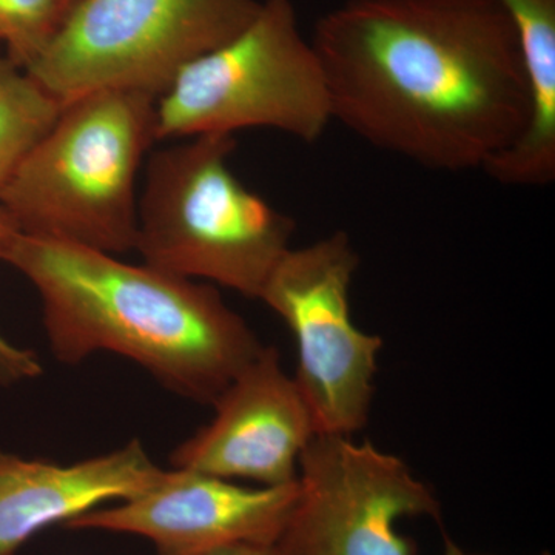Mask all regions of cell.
I'll list each match as a JSON object with an SVG mask.
<instances>
[{"label":"cell","instance_id":"obj_16","mask_svg":"<svg viewBox=\"0 0 555 555\" xmlns=\"http://www.w3.org/2000/svg\"><path fill=\"white\" fill-rule=\"evenodd\" d=\"M20 228L11 217L10 211L0 204V261L5 255L7 248L13 243V240L20 235Z\"/></svg>","mask_w":555,"mask_h":555},{"label":"cell","instance_id":"obj_15","mask_svg":"<svg viewBox=\"0 0 555 555\" xmlns=\"http://www.w3.org/2000/svg\"><path fill=\"white\" fill-rule=\"evenodd\" d=\"M42 374V364L31 350L11 345L0 335V385L10 386L28 382Z\"/></svg>","mask_w":555,"mask_h":555},{"label":"cell","instance_id":"obj_14","mask_svg":"<svg viewBox=\"0 0 555 555\" xmlns=\"http://www.w3.org/2000/svg\"><path fill=\"white\" fill-rule=\"evenodd\" d=\"M61 0H0V49L22 69L30 67L60 31Z\"/></svg>","mask_w":555,"mask_h":555},{"label":"cell","instance_id":"obj_9","mask_svg":"<svg viewBox=\"0 0 555 555\" xmlns=\"http://www.w3.org/2000/svg\"><path fill=\"white\" fill-rule=\"evenodd\" d=\"M297 496L298 478L250 488L173 467L142 494L98 507L64 526L144 537L158 555H204L236 545L272 547Z\"/></svg>","mask_w":555,"mask_h":555},{"label":"cell","instance_id":"obj_4","mask_svg":"<svg viewBox=\"0 0 555 555\" xmlns=\"http://www.w3.org/2000/svg\"><path fill=\"white\" fill-rule=\"evenodd\" d=\"M235 134H201L155 150L138 199L134 250L144 264L259 299L291 248L294 219L230 169Z\"/></svg>","mask_w":555,"mask_h":555},{"label":"cell","instance_id":"obj_7","mask_svg":"<svg viewBox=\"0 0 555 555\" xmlns=\"http://www.w3.org/2000/svg\"><path fill=\"white\" fill-rule=\"evenodd\" d=\"M360 257L346 232L288 248L259 299L297 343L295 382L317 436L352 437L366 426L383 341L353 324L350 286Z\"/></svg>","mask_w":555,"mask_h":555},{"label":"cell","instance_id":"obj_19","mask_svg":"<svg viewBox=\"0 0 555 555\" xmlns=\"http://www.w3.org/2000/svg\"><path fill=\"white\" fill-rule=\"evenodd\" d=\"M62 5L65 7V10L72 9L73 5H75L76 2H79V0H61Z\"/></svg>","mask_w":555,"mask_h":555},{"label":"cell","instance_id":"obj_10","mask_svg":"<svg viewBox=\"0 0 555 555\" xmlns=\"http://www.w3.org/2000/svg\"><path fill=\"white\" fill-rule=\"evenodd\" d=\"M210 425L175 449V469L259 486L298 478V463L317 436L312 412L273 346L241 369L214 404Z\"/></svg>","mask_w":555,"mask_h":555},{"label":"cell","instance_id":"obj_5","mask_svg":"<svg viewBox=\"0 0 555 555\" xmlns=\"http://www.w3.org/2000/svg\"><path fill=\"white\" fill-rule=\"evenodd\" d=\"M326 78L292 0H262L254 21L178 73L156 98V141L273 129L313 144L332 122Z\"/></svg>","mask_w":555,"mask_h":555},{"label":"cell","instance_id":"obj_12","mask_svg":"<svg viewBox=\"0 0 555 555\" xmlns=\"http://www.w3.org/2000/svg\"><path fill=\"white\" fill-rule=\"evenodd\" d=\"M516 27L529 87L524 133L483 171L503 185L545 188L555 178V0H496Z\"/></svg>","mask_w":555,"mask_h":555},{"label":"cell","instance_id":"obj_2","mask_svg":"<svg viewBox=\"0 0 555 555\" xmlns=\"http://www.w3.org/2000/svg\"><path fill=\"white\" fill-rule=\"evenodd\" d=\"M2 261L38 292L50 349L62 363L119 353L171 392L214 406L262 349L210 284L22 233Z\"/></svg>","mask_w":555,"mask_h":555},{"label":"cell","instance_id":"obj_13","mask_svg":"<svg viewBox=\"0 0 555 555\" xmlns=\"http://www.w3.org/2000/svg\"><path fill=\"white\" fill-rule=\"evenodd\" d=\"M62 102L0 54V190L60 116Z\"/></svg>","mask_w":555,"mask_h":555},{"label":"cell","instance_id":"obj_17","mask_svg":"<svg viewBox=\"0 0 555 555\" xmlns=\"http://www.w3.org/2000/svg\"><path fill=\"white\" fill-rule=\"evenodd\" d=\"M204 555H273L272 547L257 545H236L221 547Z\"/></svg>","mask_w":555,"mask_h":555},{"label":"cell","instance_id":"obj_11","mask_svg":"<svg viewBox=\"0 0 555 555\" xmlns=\"http://www.w3.org/2000/svg\"><path fill=\"white\" fill-rule=\"evenodd\" d=\"M164 474L139 440L68 466L0 451V555L16 554L51 525L133 499Z\"/></svg>","mask_w":555,"mask_h":555},{"label":"cell","instance_id":"obj_3","mask_svg":"<svg viewBox=\"0 0 555 555\" xmlns=\"http://www.w3.org/2000/svg\"><path fill=\"white\" fill-rule=\"evenodd\" d=\"M155 104L150 94L122 90L64 102L0 190L22 235L109 255L134 250L137 182L156 142Z\"/></svg>","mask_w":555,"mask_h":555},{"label":"cell","instance_id":"obj_18","mask_svg":"<svg viewBox=\"0 0 555 555\" xmlns=\"http://www.w3.org/2000/svg\"><path fill=\"white\" fill-rule=\"evenodd\" d=\"M449 555H480V554H463V553H460V551L456 550V547L449 546ZM539 555H551V554L550 553H542V554H539Z\"/></svg>","mask_w":555,"mask_h":555},{"label":"cell","instance_id":"obj_8","mask_svg":"<svg viewBox=\"0 0 555 555\" xmlns=\"http://www.w3.org/2000/svg\"><path fill=\"white\" fill-rule=\"evenodd\" d=\"M406 517L441 524L429 486L403 460L352 437L315 436L298 463V496L273 555H415Z\"/></svg>","mask_w":555,"mask_h":555},{"label":"cell","instance_id":"obj_1","mask_svg":"<svg viewBox=\"0 0 555 555\" xmlns=\"http://www.w3.org/2000/svg\"><path fill=\"white\" fill-rule=\"evenodd\" d=\"M310 42L332 119L427 169L483 170L528 122L520 43L496 0H346Z\"/></svg>","mask_w":555,"mask_h":555},{"label":"cell","instance_id":"obj_6","mask_svg":"<svg viewBox=\"0 0 555 555\" xmlns=\"http://www.w3.org/2000/svg\"><path fill=\"white\" fill-rule=\"evenodd\" d=\"M259 9L261 0H79L25 72L62 104L101 90L158 98Z\"/></svg>","mask_w":555,"mask_h":555}]
</instances>
